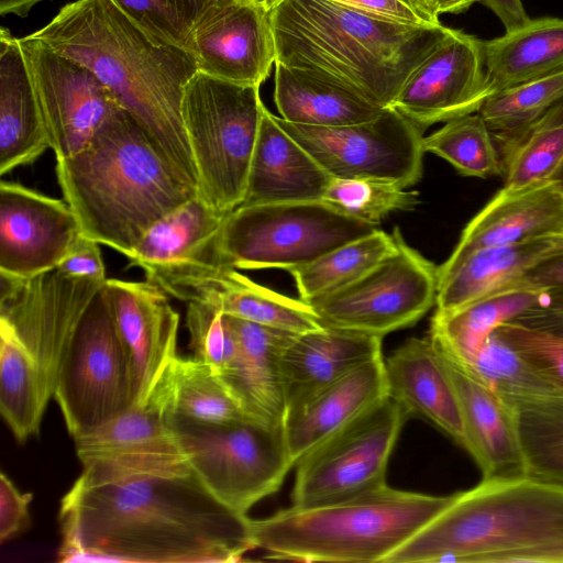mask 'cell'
<instances>
[{
    "label": "cell",
    "instance_id": "1",
    "mask_svg": "<svg viewBox=\"0 0 563 563\" xmlns=\"http://www.w3.org/2000/svg\"><path fill=\"white\" fill-rule=\"evenodd\" d=\"M60 562L228 563L255 549L250 518L190 473L74 484L58 514Z\"/></svg>",
    "mask_w": 563,
    "mask_h": 563
},
{
    "label": "cell",
    "instance_id": "2",
    "mask_svg": "<svg viewBox=\"0 0 563 563\" xmlns=\"http://www.w3.org/2000/svg\"><path fill=\"white\" fill-rule=\"evenodd\" d=\"M29 35L90 69L161 155L198 188L181 117L185 88L198 68L186 48L155 42L111 0L69 2Z\"/></svg>",
    "mask_w": 563,
    "mask_h": 563
},
{
    "label": "cell",
    "instance_id": "3",
    "mask_svg": "<svg viewBox=\"0 0 563 563\" xmlns=\"http://www.w3.org/2000/svg\"><path fill=\"white\" fill-rule=\"evenodd\" d=\"M269 18L277 62L342 85L383 108L391 107L452 30L386 19L334 0H283Z\"/></svg>",
    "mask_w": 563,
    "mask_h": 563
},
{
    "label": "cell",
    "instance_id": "4",
    "mask_svg": "<svg viewBox=\"0 0 563 563\" xmlns=\"http://www.w3.org/2000/svg\"><path fill=\"white\" fill-rule=\"evenodd\" d=\"M56 162L82 236L125 256L158 220L198 195L124 109L85 148Z\"/></svg>",
    "mask_w": 563,
    "mask_h": 563
},
{
    "label": "cell",
    "instance_id": "5",
    "mask_svg": "<svg viewBox=\"0 0 563 563\" xmlns=\"http://www.w3.org/2000/svg\"><path fill=\"white\" fill-rule=\"evenodd\" d=\"M563 563V487L531 476L482 479L384 563Z\"/></svg>",
    "mask_w": 563,
    "mask_h": 563
},
{
    "label": "cell",
    "instance_id": "6",
    "mask_svg": "<svg viewBox=\"0 0 563 563\" xmlns=\"http://www.w3.org/2000/svg\"><path fill=\"white\" fill-rule=\"evenodd\" d=\"M453 498L384 484L343 500L251 519V537L273 560L384 563Z\"/></svg>",
    "mask_w": 563,
    "mask_h": 563
},
{
    "label": "cell",
    "instance_id": "7",
    "mask_svg": "<svg viewBox=\"0 0 563 563\" xmlns=\"http://www.w3.org/2000/svg\"><path fill=\"white\" fill-rule=\"evenodd\" d=\"M265 106L260 86L197 71L187 84L181 117L198 178V195L229 213L243 201Z\"/></svg>",
    "mask_w": 563,
    "mask_h": 563
},
{
    "label": "cell",
    "instance_id": "8",
    "mask_svg": "<svg viewBox=\"0 0 563 563\" xmlns=\"http://www.w3.org/2000/svg\"><path fill=\"white\" fill-rule=\"evenodd\" d=\"M192 473L231 510L246 515L277 492L294 467L284 427L253 419L213 423L170 413Z\"/></svg>",
    "mask_w": 563,
    "mask_h": 563
},
{
    "label": "cell",
    "instance_id": "9",
    "mask_svg": "<svg viewBox=\"0 0 563 563\" xmlns=\"http://www.w3.org/2000/svg\"><path fill=\"white\" fill-rule=\"evenodd\" d=\"M376 229L322 201L240 206L222 224L218 251L238 271H287Z\"/></svg>",
    "mask_w": 563,
    "mask_h": 563
},
{
    "label": "cell",
    "instance_id": "10",
    "mask_svg": "<svg viewBox=\"0 0 563 563\" xmlns=\"http://www.w3.org/2000/svg\"><path fill=\"white\" fill-rule=\"evenodd\" d=\"M53 397L74 439L134 402L130 366L106 284L89 302L68 342Z\"/></svg>",
    "mask_w": 563,
    "mask_h": 563
},
{
    "label": "cell",
    "instance_id": "11",
    "mask_svg": "<svg viewBox=\"0 0 563 563\" xmlns=\"http://www.w3.org/2000/svg\"><path fill=\"white\" fill-rule=\"evenodd\" d=\"M396 250L358 279L307 303L320 324L383 338L413 325L435 305L438 266L411 247L399 228Z\"/></svg>",
    "mask_w": 563,
    "mask_h": 563
},
{
    "label": "cell",
    "instance_id": "12",
    "mask_svg": "<svg viewBox=\"0 0 563 563\" xmlns=\"http://www.w3.org/2000/svg\"><path fill=\"white\" fill-rule=\"evenodd\" d=\"M170 368L144 405H132L104 424L74 439L84 466L76 484L89 487L192 473L169 422Z\"/></svg>",
    "mask_w": 563,
    "mask_h": 563
},
{
    "label": "cell",
    "instance_id": "13",
    "mask_svg": "<svg viewBox=\"0 0 563 563\" xmlns=\"http://www.w3.org/2000/svg\"><path fill=\"white\" fill-rule=\"evenodd\" d=\"M409 417L387 396L313 449L296 465L292 506L325 505L386 484L388 460Z\"/></svg>",
    "mask_w": 563,
    "mask_h": 563
},
{
    "label": "cell",
    "instance_id": "14",
    "mask_svg": "<svg viewBox=\"0 0 563 563\" xmlns=\"http://www.w3.org/2000/svg\"><path fill=\"white\" fill-rule=\"evenodd\" d=\"M276 120L332 178L378 179L402 188L421 179L423 130L391 107L369 121L343 126Z\"/></svg>",
    "mask_w": 563,
    "mask_h": 563
},
{
    "label": "cell",
    "instance_id": "15",
    "mask_svg": "<svg viewBox=\"0 0 563 563\" xmlns=\"http://www.w3.org/2000/svg\"><path fill=\"white\" fill-rule=\"evenodd\" d=\"M106 282L69 277L57 269L27 279L0 274V324L11 330L37 363L48 400L68 342Z\"/></svg>",
    "mask_w": 563,
    "mask_h": 563
},
{
    "label": "cell",
    "instance_id": "16",
    "mask_svg": "<svg viewBox=\"0 0 563 563\" xmlns=\"http://www.w3.org/2000/svg\"><path fill=\"white\" fill-rule=\"evenodd\" d=\"M34 87L49 147L68 158L123 109L111 90L87 67L62 56L30 35L19 38Z\"/></svg>",
    "mask_w": 563,
    "mask_h": 563
},
{
    "label": "cell",
    "instance_id": "17",
    "mask_svg": "<svg viewBox=\"0 0 563 563\" xmlns=\"http://www.w3.org/2000/svg\"><path fill=\"white\" fill-rule=\"evenodd\" d=\"M490 95L484 41L452 29L412 73L391 108L424 131L478 112Z\"/></svg>",
    "mask_w": 563,
    "mask_h": 563
},
{
    "label": "cell",
    "instance_id": "18",
    "mask_svg": "<svg viewBox=\"0 0 563 563\" xmlns=\"http://www.w3.org/2000/svg\"><path fill=\"white\" fill-rule=\"evenodd\" d=\"M82 236L66 201L0 183V274L27 279L53 271Z\"/></svg>",
    "mask_w": 563,
    "mask_h": 563
},
{
    "label": "cell",
    "instance_id": "19",
    "mask_svg": "<svg viewBox=\"0 0 563 563\" xmlns=\"http://www.w3.org/2000/svg\"><path fill=\"white\" fill-rule=\"evenodd\" d=\"M185 48L198 71L261 86L276 62L269 10L251 0L218 2L190 27Z\"/></svg>",
    "mask_w": 563,
    "mask_h": 563
},
{
    "label": "cell",
    "instance_id": "20",
    "mask_svg": "<svg viewBox=\"0 0 563 563\" xmlns=\"http://www.w3.org/2000/svg\"><path fill=\"white\" fill-rule=\"evenodd\" d=\"M229 213L197 195L145 233L126 256L129 265L140 267L146 280L167 295L227 267L219 255L218 235Z\"/></svg>",
    "mask_w": 563,
    "mask_h": 563
},
{
    "label": "cell",
    "instance_id": "21",
    "mask_svg": "<svg viewBox=\"0 0 563 563\" xmlns=\"http://www.w3.org/2000/svg\"><path fill=\"white\" fill-rule=\"evenodd\" d=\"M132 380L133 405H144L177 358L179 314L167 294L145 282L107 279Z\"/></svg>",
    "mask_w": 563,
    "mask_h": 563
},
{
    "label": "cell",
    "instance_id": "22",
    "mask_svg": "<svg viewBox=\"0 0 563 563\" xmlns=\"http://www.w3.org/2000/svg\"><path fill=\"white\" fill-rule=\"evenodd\" d=\"M554 235H563V194L553 179L503 187L466 224L451 255L438 266V284L476 250Z\"/></svg>",
    "mask_w": 563,
    "mask_h": 563
},
{
    "label": "cell",
    "instance_id": "23",
    "mask_svg": "<svg viewBox=\"0 0 563 563\" xmlns=\"http://www.w3.org/2000/svg\"><path fill=\"white\" fill-rule=\"evenodd\" d=\"M382 340L327 327L296 334L280 356L285 422L329 385L362 364L382 357Z\"/></svg>",
    "mask_w": 563,
    "mask_h": 563
},
{
    "label": "cell",
    "instance_id": "24",
    "mask_svg": "<svg viewBox=\"0 0 563 563\" xmlns=\"http://www.w3.org/2000/svg\"><path fill=\"white\" fill-rule=\"evenodd\" d=\"M224 316L235 339V350L218 376L250 418L284 427L286 402L280 356L296 333Z\"/></svg>",
    "mask_w": 563,
    "mask_h": 563
},
{
    "label": "cell",
    "instance_id": "25",
    "mask_svg": "<svg viewBox=\"0 0 563 563\" xmlns=\"http://www.w3.org/2000/svg\"><path fill=\"white\" fill-rule=\"evenodd\" d=\"M443 358L460 402L463 448L476 462L483 479L526 476L523 453L510 406L467 367L444 355Z\"/></svg>",
    "mask_w": 563,
    "mask_h": 563
},
{
    "label": "cell",
    "instance_id": "26",
    "mask_svg": "<svg viewBox=\"0 0 563 563\" xmlns=\"http://www.w3.org/2000/svg\"><path fill=\"white\" fill-rule=\"evenodd\" d=\"M388 396L463 446L460 402L444 358L429 336L410 338L384 358Z\"/></svg>",
    "mask_w": 563,
    "mask_h": 563
},
{
    "label": "cell",
    "instance_id": "27",
    "mask_svg": "<svg viewBox=\"0 0 563 563\" xmlns=\"http://www.w3.org/2000/svg\"><path fill=\"white\" fill-rule=\"evenodd\" d=\"M332 177L264 108L240 206L321 201ZM239 206V207H240Z\"/></svg>",
    "mask_w": 563,
    "mask_h": 563
},
{
    "label": "cell",
    "instance_id": "28",
    "mask_svg": "<svg viewBox=\"0 0 563 563\" xmlns=\"http://www.w3.org/2000/svg\"><path fill=\"white\" fill-rule=\"evenodd\" d=\"M387 396L383 356L362 364L321 390L285 422L286 445L294 465Z\"/></svg>",
    "mask_w": 563,
    "mask_h": 563
},
{
    "label": "cell",
    "instance_id": "29",
    "mask_svg": "<svg viewBox=\"0 0 563 563\" xmlns=\"http://www.w3.org/2000/svg\"><path fill=\"white\" fill-rule=\"evenodd\" d=\"M47 148V132L19 38L1 27L0 174L33 163Z\"/></svg>",
    "mask_w": 563,
    "mask_h": 563
},
{
    "label": "cell",
    "instance_id": "30",
    "mask_svg": "<svg viewBox=\"0 0 563 563\" xmlns=\"http://www.w3.org/2000/svg\"><path fill=\"white\" fill-rule=\"evenodd\" d=\"M170 296L211 303L225 314L296 334L322 328L307 302L266 288L232 267L178 287Z\"/></svg>",
    "mask_w": 563,
    "mask_h": 563
},
{
    "label": "cell",
    "instance_id": "31",
    "mask_svg": "<svg viewBox=\"0 0 563 563\" xmlns=\"http://www.w3.org/2000/svg\"><path fill=\"white\" fill-rule=\"evenodd\" d=\"M543 302L544 290L523 277L451 312L435 311L429 335L444 356L468 366L501 324Z\"/></svg>",
    "mask_w": 563,
    "mask_h": 563
},
{
    "label": "cell",
    "instance_id": "32",
    "mask_svg": "<svg viewBox=\"0 0 563 563\" xmlns=\"http://www.w3.org/2000/svg\"><path fill=\"white\" fill-rule=\"evenodd\" d=\"M560 252H563V235L476 250L438 284L435 311L451 312L523 278L533 267Z\"/></svg>",
    "mask_w": 563,
    "mask_h": 563
},
{
    "label": "cell",
    "instance_id": "33",
    "mask_svg": "<svg viewBox=\"0 0 563 563\" xmlns=\"http://www.w3.org/2000/svg\"><path fill=\"white\" fill-rule=\"evenodd\" d=\"M274 102L287 122L343 126L369 121L383 108L358 92L307 70L275 62Z\"/></svg>",
    "mask_w": 563,
    "mask_h": 563
},
{
    "label": "cell",
    "instance_id": "34",
    "mask_svg": "<svg viewBox=\"0 0 563 563\" xmlns=\"http://www.w3.org/2000/svg\"><path fill=\"white\" fill-rule=\"evenodd\" d=\"M490 93L563 73V19H530L484 41Z\"/></svg>",
    "mask_w": 563,
    "mask_h": 563
},
{
    "label": "cell",
    "instance_id": "35",
    "mask_svg": "<svg viewBox=\"0 0 563 563\" xmlns=\"http://www.w3.org/2000/svg\"><path fill=\"white\" fill-rule=\"evenodd\" d=\"M48 401L37 363L0 324V410L16 440L38 433Z\"/></svg>",
    "mask_w": 563,
    "mask_h": 563
},
{
    "label": "cell",
    "instance_id": "36",
    "mask_svg": "<svg viewBox=\"0 0 563 563\" xmlns=\"http://www.w3.org/2000/svg\"><path fill=\"white\" fill-rule=\"evenodd\" d=\"M395 250L393 234L376 229L287 272L307 302L358 279Z\"/></svg>",
    "mask_w": 563,
    "mask_h": 563
},
{
    "label": "cell",
    "instance_id": "37",
    "mask_svg": "<svg viewBox=\"0 0 563 563\" xmlns=\"http://www.w3.org/2000/svg\"><path fill=\"white\" fill-rule=\"evenodd\" d=\"M563 97V73L495 92L478 113L487 124L501 164L528 131Z\"/></svg>",
    "mask_w": 563,
    "mask_h": 563
},
{
    "label": "cell",
    "instance_id": "38",
    "mask_svg": "<svg viewBox=\"0 0 563 563\" xmlns=\"http://www.w3.org/2000/svg\"><path fill=\"white\" fill-rule=\"evenodd\" d=\"M505 400L515 418L526 474L563 487V395Z\"/></svg>",
    "mask_w": 563,
    "mask_h": 563
},
{
    "label": "cell",
    "instance_id": "39",
    "mask_svg": "<svg viewBox=\"0 0 563 563\" xmlns=\"http://www.w3.org/2000/svg\"><path fill=\"white\" fill-rule=\"evenodd\" d=\"M170 380L173 415L213 423L252 419L213 368L195 356H177Z\"/></svg>",
    "mask_w": 563,
    "mask_h": 563
},
{
    "label": "cell",
    "instance_id": "40",
    "mask_svg": "<svg viewBox=\"0 0 563 563\" xmlns=\"http://www.w3.org/2000/svg\"><path fill=\"white\" fill-rule=\"evenodd\" d=\"M495 333L563 393V306L538 305Z\"/></svg>",
    "mask_w": 563,
    "mask_h": 563
},
{
    "label": "cell",
    "instance_id": "41",
    "mask_svg": "<svg viewBox=\"0 0 563 563\" xmlns=\"http://www.w3.org/2000/svg\"><path fill=\"white\" fill-rule=\"evenodd\" d=\"M424 153L449 162L461 175L488 178L503 174L493 135L478 112L452 119L423 136Z\"/></svg>",
    "mask_w": 563,
    "mask_h": 563
},
{
    "label": "cell",
    "instance_id": "42",
    "mask_svg": "<svg viewBox=\"0 0 563 563\" xmlns=\"http://www.w3.org/2000/svg\"><path fill=\"white\" fill-rule=\"evenodd\" d=\"M465 367L495 389L504 399H530L563 395L554 383L495 332L481 349L474 362Z\"/></svg>",
    "mask_w": 563,
    "mask_h": 563
},
{
    "label": "cell",
    "instance_id": "43",
    "mask_svg": "<svg viewBox=\"0 0 563 563\" xmlns=\"http://www.w3.org/2000/svg\"><path fill=\"white\" fill-rule=\"evenodd\" d=\"M563 164V110L552 107L503 162L506 188L551 180Z\"/></svg>",
    "mask_w": 563,
    "mask_h": 563
},
{
    "label": "cell",
    "instance_id": "44",
    "mask_svg": "<svg viewBox=\"0 0 563 563\" xmlns=\"http://www.w3.org/2000/svg\"><path fill=\"white\" fill-rule=\"evenodd\" d=\"M419 194L394 183L369 178H332L322 202L335 210L377 225L389 213L410 210Z\"/></svg>",
    "mask_w": 563,
    "mask_h": 563
},
{
    "label": "cell",
    "instance_id": "45",
    "mask_svg": "<svg viewBox=\"0 0 563 563\" xmlns=\"http://www.w3.org/2000/svg\"><path fill=\"white\" fill-rule=\"evenodd\" d=\"M186 325L194 356L220 372L235 350V339L224 313L207 302L187 305Z\"/></svg>",
    "mask_w": 563,
    "mask_h": 563
},
{
    "label": "cell",
    "instance_id": "46",
    "mask_svg": "<svg viewBox=\"0 0 563 563\" xmlns=\"http://www.w3.org/2000/svg\"><path fill=\"white\" fill-rule=\"evenodd\" d=\"M111 1L155 42L185 48L189 29L165 0Z\"/></svg>",
    "mask_w": 563,
    "mask_h": 563
},
{
    "label": "cell",
    "instance_id": "47",
    "mask_svg": "<svg viewBox=\"0 0 563 563\" xmlns=\"http://www.w3.org/2000/svg\"><path fill=\"white\" fill-rule=\"evenodd\" d=\"M32 494L21 493L10 478L0 474V542L9 541L29 525Z\"/></svg>",
    "mask_w": 563,
    "mask_h": 563
},
{
    "label": "cell",
    "instance_id": "48",
    "mask_svg": "<svg viewBox=\"0 0 563 563\" xmlns=\"http://www.w3.org/2000/svg\"><path fill=\"white\" fill-rule=\"evenodd\" d=\"M99 245L98 242L81 236L71 252L55 269L69 277L107 280Z\"/></svg>",
    "mask_w": 563,
    "mask_h": 563
},
{
    "label": "cell",
    "instance_id": "49",
    "mask_svg": "<svg viewBox=\"0 0 563 563\" xmlns=\"http://www.w3.org/2000/svg\"><path fill=\"white\" fill-rule=\"evenodd\" d=\"M526 278L544 290L545 302L563 306V252L533 267Z\"/></svg>",
    "mask_w": 563,
    "mask_h": 563
},
{
    "label": "cell",
    "instance_id": "50",
    "mask_svg": "<svg viewBox=\"0 0 563 563\" xmlns=\"http://www.w3.org/2000/svg\"><path fill=\"white\" fill-rule=\"evenodd\" d=\"M353 9L383 16L386 19L410 23H427L411 7L401 0H334Z\"/></svg>",
    "mask_w": 563,
    "mask_h": 563
},
{
    "label": "cell",
    "instance_id": "51",
    "mask_svg": "<svg viewBox=\"0 0 563 563\" xmlns=\"http://www.w3.org/2000/svg\"><path fill=\"white\" fill-rule=\"evenodd\" d=\"M481 3L498 16L506 32L516 30L530 20L521 0H481Z\"/></svg>",
    "mask_w": 563,
    "mask_h": 563
},
{
    "label": "cell",
    "instance_id": "52",
    "mask_svg": "<svg viewBox=\"0 0 563 563\" xmlns=\"http://www.w3.org/2000/svg\"><path fill=\"white\" fill-rule=\"evenodd\" d=\"M190 30L198 19L213 4L229 0H165Z\"/></svg>",
    "mask_w": 563,
    "mask_h": 563
},
{
    "label": "cell",
    "instance_id": "53",
    "mask_svg": "<svg viewBox=\"0 0 563 563\" xmlns=\"http://www.w3.org/2000/svg\"><path fill=\"white\" fill-rule=\"evenodd\" d=\"M411 7L427 23L438 24L440 12L435 0H401Z\"/></svg>",
    "mask_w": 563,
    "mask_h": 563
},
{
    "label": "cell",
    "instance_id": "54",
    "mask_svg": "<svg viewBox=\"0 0 563 563\" xmlns=\"http://www.w3.org/2000/svg\"><path fill=\"white\" fill-rule=\"evenodd\" d=\"M44 0H0V13L25 18L31 9Z\"/></svg>",
    "mask_w": 563,
    "mask_h": 563
},
{
    "label": "cell",
    "instance_id": "55",
    "mask_svg": "<svg viewBox=\"0 0 563 563\" xmlns=\"http://www.w3.org/2000/svg\"><path fill=\"white\" fill-rule=\"evenodd\" d=\"M440 14L442 13H462L470 9L475 2L481 0H435Z\"/></svg>",
    "mask_w": 563,
    "mask_h": 563
},
{
    "label": "cell",
    "instance_id": "56",
    "mask_svg": "<svg viewBox=\"0 0 563 563\" xmlns=\"http://www.w3.org/2000/svg\"><path fill=\"white\" fill-rule=\"evenodd\" d=\"M251 1L267 9V10H271L283 0H251Z\"/></svg>",
    "mask_w": 563,
    "mask_h": 563
},
{
    "label": "cell",
    "instance_id": "57",
    "mask_svg": "<svg viewBox=\"0 0 563 563\" xmlns=\"http://www.w3.org/2000/svg\"><path fill=\"white\" fill-rule=\"evenodd\" d=\"M552 179L556 183L558 187L560 188L561 192L563 194V164L558 169V172L554 174Z\"/></svg>",
    "mask_w": 563,
    "mask_h": 563
},
{
    "label": "cell",
    "instance_id": "58",
    "mask_svg": "<svg viewBox=\"0 0 563 563\" xmlns=\"http://www.w3.org/2000/svg\"><path fill=\"white\" fill-rule=\"evenodd\" d=\"M553 107L563 110V97Z\"/></svg>",
    "mask_w": 563,
    "mask_h": 563
}]
</instances>
